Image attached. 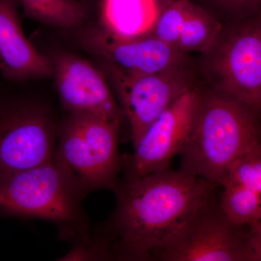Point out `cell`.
I'll list each match as a JSON object with an SVG mask.
<instances>
[{"label":"cell","instance_id":"cell-1","mask_svg":"<svg viewBox=\"0 0 261 261\" xmlns=\"http://www.w3.org/2000/svg\"><path fill=\"white\" fill-rule=\"evenodd\" d=\"M219 185L170 168L122 181L112 214L95 229L110 260L149 261Z\"/></svg>","mask_w":261,"mask_h":261},{"label":"cell","instance_id":"cell-2","mask_svg":"<svg viewBox=\"0 0 261 261\" xmlns=\"http://www.w3.org/2000/svg\"><path fill=\"white\" fill-rule=\"evenodd\" d=\"M89 192L53 154L37 166L0 173V215L49 221L60 238L74 241L90 228L83 207Z\"/></svg>","mask_w":261,"mask_h":261},{"label":"cell","instance_id":"cell-3","mask_svg":"<svg viewBox=\"0 0 261 261\" xmlns=\"http://www.w3.org/2000/svg\"><path fill=\"white\" fill-rule=\"evenodd\" d=\"M260 113L202 84L197 121L179 154V169L219 186L234 161L260 143Z\"/></svg>","mask_w":261,"mask_h":261},{"label":"cell","instance_id":"cell-4","mask_svg":"<svg viewBox=\"0 0 261 261\" xmlns=\"http://www.w3.org/2000/svg\"><path fill=\"white\" fill-rule=\"evenodd\" d=\"M18 84L0 76V173L45 162L56 149L61 121L56 108Z\"/></svg>","mask_w":261,"mask_h":261},{"label":"cell","instance_id":"cell-5","mask_svg":"<svg viewBox=\"0 0 261 261\" xmlns=\"http://www.w3.org/2000/svg\"><path fill=\"white\" fill-rule=\"evenodd\" d=\"M195 63L205 88L261 112V15L223 25Z\"/></svg>","mask_w":261,"mask_h":261},{"label":"cell","instance_id":"cell-6","mask_svg":"<svg viewBox=\"0 0 261 261\" xmlns=\"http://www.w3.org/2000/svg\"><path fill=\"white\" fill-rule=\"evenodd\" d=\"M214 192L152 260H261V221L234 224L221 210Z\"/></svg>","mask_w":261,"mask_h":261},{"label":"cell","instance_id":"cell-7","mask_svg":"<svg viewBox=\"0 0 261 261\" xmlns=\"http://www.w3.org/2000/svg\"><path fill=\"white\" fill-rule=\"evenodd\" d=\"M121 121L83 112L66 113L60 121L54 155L90 192H115L119 185L123 169L118 149Z\"/></svg>","mask_w":261,"mask_h":261},{"label":"cell","instance_id":"cell-8","mask_svg":"<svg viewBox=\"0 0 261 261\" xmlns=\"http://www.w3.org/2000/svg\"><path fill=\"white\" fill-rule=\"evenodd\" d=\"M92 60L107 79L128 120L133 146L165 110L200 84L195 59L142 75L127 73L99 58Z\"/></svg>","mask_w":261,"mask_h":261},{"label":"cell","instance_id":"cell-9","mask_svg":"<svg viewBox=\"0 0 261 261\" xmlns=\"http://www.w3.org/2000/svg\"><path fill=\"white\" fill-rule=\"evenodd\" d=\"M65 42L134 75L148 74L193 61L188 53L168 45L150 34L123 39L106 32L92 19L75 28L60 31Z\"/></svg>","mask_w":261,"mask_h":261},{"label":"cell","instance_id":"cell-10","mask_svg":"<svg viewBox=\"0 0 261 261\" xmlns=\"http://www.w3.org/2000/svg\"><path fill=\"white\" fill-rule=\"evenodd\" d=\"M201 93L200 82L149 125L134 145L132 154L122 156V181H132L169 168L171 160L181 153L195 128Z\"/></svg>","mask_w":261,"mask_h":261},{"label":"cell","instance_id":"cell-11","mask_svg":"<svg viewBox=\"0 0 261 261\" xmlns=\"http://www.w3.org/2000/svg\"><path fill=\"white\" fill-rule=\"evenodd\" d=\"M45 55L53 67L51 79L65 113H92L109 121L122 119L123 113L116 96L93 62L62 48Z\"/></svg>","mask_w":261,"mask_h":261},{"label":"cell","instance_id":"cell-12","mask_svg":"<svg viewBox=\"0 0 261 261\" xmlns=\"http://www.w3.org/2000/svg\"><path fill=\"white\" fill-rule=\"evenodd\" d=\"M20 6L19 0H0V76L15 83L51 79L49 58L24 34Z\"/></svg>","mask_w":261,"mask_h":261},{"label":"cell","instance_id":"cell-13","mask_svg":"<svg viewBox=\"0 0 261 261\" xmlns=\"http://www.w3.org/2000/svg\"><path fill=\"white\" fill-rule=\"evenodd\" d=\"M98 25L123 39L150 34L160 12L153 0H96Z\"/></svg>","mask_w":261,"mask_h":261},{"label":"cell","instance_id":"cell-14","mask_svg":"<svg viewBox=\"0 0 261 261\" xmlns=\"http://www.w3.org/2000/svg\"><path fill=\"white\" fill-rule=\"evenodd\" d=\"M27 18L58 29L68 30L93 19V0H19Z\"/></svg>","mask_w":261,"mask_h":261},{"label":"cell","instance_id":"cell-15","mask_svg":"<svg viewBox=\"0 0 261 261\" xmlns=\"http://www.w3.org/2000/svg\"><path fill=\"white\" fill-rule=\"evenodd\" d=\"M222 25L214 16L191 2L176 48L188 54L193 51L203 53L214 42Z\"/></svg>","mask_w":261,"mask_h":261},{"label":"cell","instance_id":"cell-16","mask_svg":"<svg viewBox=\"0 0 261 261\" xmlns=\"http://www.w3.org/2000/svg\"><path fill=\"white\" fill-rule=\"evenodd\" d=\"M219 197L221 210L230 221L238 225L252 224L261 220V191L238 184L221 185Z\"/></svg>","mask_w":261,"mask_h":261},{"label":"cell","instance_id":"cell-17","mask_svg":"<svg viewBox=\"0 0 261 261\" xmlns=\"http://www.w3.org/2000/svg\"><path fill=\"white\" fill-rule=\"evenodd\" d=\"M222 25L239 23L261 15V0H190Z\"/></svg>","mask_w":261,"mask_h":261},{"label":"cell","instance_id":"cell-18","mask_svg":"<svg viewBox=\"0 0 261 261\" xmlns=\"http://www.w3.org/2000/svg\"><path fill=\"white\" fill-rule=\"evenodd\" d=\"M190 4V0L173 1L159 13L150 35L176 48Z\"/></svg>","mask_w":261,"mask_h":261},{"label":"cell","instance_id":"cell-19","mask_svg":"<svg viewBox=\"0 0 261 261\" xmlns=\"http://www.w3.org/2000/svg\"><path fill=\"white\" fill-rule=\"evenodd\" d=\"M154 3L157 5L159 12L161 13L166 7L168 6L174 0H153Z\"/></svg>","mask_w":261,"mask_h":261}]
</instances>
